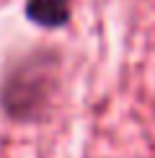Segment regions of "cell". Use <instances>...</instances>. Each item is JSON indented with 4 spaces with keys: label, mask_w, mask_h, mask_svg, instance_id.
<instances>
[{
    "label": "cell",
    "mask_w": 155,
    "mask_h": 158,
    "mask_svg": "<svg viewBox=\"0 0 155 158\" xmlns=\"http://www.w3.org/2000/svg\"><path fill=\"white\" fill-rule=\"evenodd\" d=\"M65 94V52L34 44L13 52L0 68V114L18 127H39L57 114Z\"/></svg>",
    "instance_id": "obj_1"
},
{
    "label": "cell",
    "mask_w": 155,
    "mask_h": 158,
    "mask_svg": "<svg viewBox=\"0 0 155 158\" xmlns=\"http://www.w3.org/2000/svg\"><path fill=\"white\" fill-rule=\"evenodd\" d=\"M78 0H23V18L42 31H62L73 23Z\"/></svg>",
    "instance_id": "obj_2"
},
{
    "label": "cell",
    "mask_w": 155,
    "mask_h": 158,
    "mask_svg": "<svg viewBox=\"0 0 155 158\" xmlns=\"http://www.w3.org/2000/svg\"><path fill=\"white\" fill-rule=\"evenodd\" d=\"M147 158H155V156H147Z\"/></svg>",
    "instance_id": "obj_3"
}]
</instances>
